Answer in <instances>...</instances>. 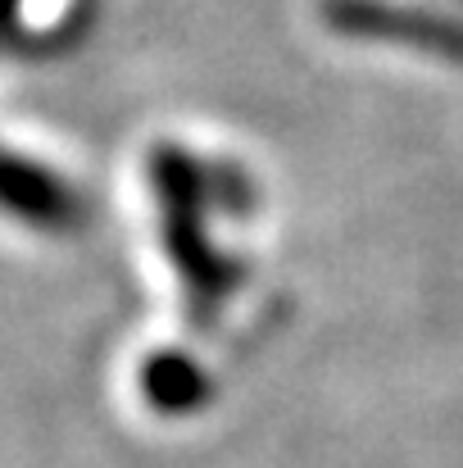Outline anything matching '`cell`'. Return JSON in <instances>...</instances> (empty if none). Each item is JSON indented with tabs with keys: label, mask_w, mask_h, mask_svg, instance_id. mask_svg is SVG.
I'll list each match as a JSON object with an SVG mask.
<instances>
[{
	"label": "cell",
	"mask_w": 463,
	"mask_h": 468,
	"mask_svg": "<svg viewBox=\"0 0 463 468\" xmlns=\"http://www.w3.org/2000/svg\"><path fill=\"white\" fill-rule=\"evenodd\" d=\"M142 387L159 414H191L205 400V373L182 355H154L142 373Z\"/></svg>",
	"instance_id": "6da1fadb"
}]
</instances>
